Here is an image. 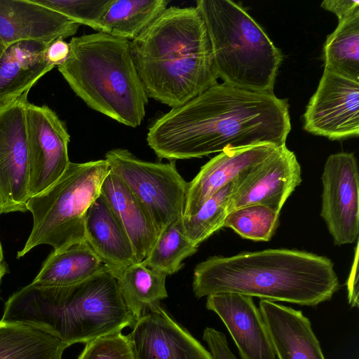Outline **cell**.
Listing matches in <instances>:
<instances>
[{
	"mask_svg": "<svg viewBox=\"0 0 359 359\" xmlns=\"http://www.w3.org/2000/svg\"><path fill=\"white\" fill-rule=\"evenodd\" d=\"M80 25L32 0H0V39L7 46L22 41L49 45L73 36Z\"/></svg>",
	"mask_w": 359,
	"mask_h": 359,
	"instance_id": "obj_16",
	"label": "cell"
},
{
	"mask_svg": "<svg viewBox=\"0 0 359 359\" xmlns=\"http://www.w3.org/2000/svg\"><path fill=\"white\" fill-rule=\"evenodd\" d=\"M100 194L126 231L137 262H143L159 235L147 212L126 184L110 169L102 182Z\"/></svg>",
	"mask_w": 359,
	"mask_h": 359,
	"instance_id": "obj_21",
	"label": "cell"
},
{
	"mask_svg": "<svg viewBox=\"0 0 359 359\" xmlns=\"http://www.w3.org/2000/svg\"><path fill=\"white\" fill-rule=\"evenodd\" d=\"M167 0H112L102 20L103 32L132 41L167 8Z\"/></svg>",
	"mask_w": 359,
	"mask_h": 359,
	"instance_id": "obj_24",
	"label": "cell"
},
{
	"mask_svg": "<svg viewBox=\"0 0 359 359\" xmlns=\"http://www.w3.org/2000/svg\"><path fill=\"white\" fill-rule=\"evenodd\" d=\"M324 69L359 81V13L339 21L323 48Z\"/></svg>",
	"mask_w": 359,
	"mask_h": 359,
	"instance_id": "obj_26",
	"label": "cell"
},
{
	"mask_svg": "<svg viewBox=\"0 0 359 359\" xmlns=\"http://www.w3.org/2000/svg\"><path fill=\"white\" fill-rule=\"evenodd\" d=\"M186 236L182 219L164 229L153 245L147 258L142 262L148 268L170 276L177 273L187 257L197 252Z\"/></svg>",
	"mask_w": 359,
	"mask_h": 359,
	"instance_id": "obj_27",
	"label": "cell"
},
{
	"mask_svg": "<svg viewBox=\"0 0 359 359\" xmlns=\"http://www.w3.org/2000/svg\"><path fill=\"white\" fill-rule=\"evenodd\" d=\"M69 53V44L64 39H57L50 43L46 50L47 61L54 67L63 64Z\"/></svg>",
	"mask_w": 359,
	"mask_h": 359,
	"instance_id": "obj_33",
	"label": "cell"
},
{
	"mask_svg": "<svg viewBox=\"0 0 359 359\" xmlns=\"http://www.w3.org/2000/svg\"><path fill=\"white\" fill-rule=\"evenodd\" d=\"M321 180L320 216L335 245L351 244L359 233V172L355 154L329 156Z\"/></svg>",
	"mask_w": 359,
	"mask_h": 359,
	"instance_id": "obj_10",
	"label": "cell"
},
{
	"mask_svg": "<svg viewBox=\"0 0 359 359\" xmlns=\"http://www.w3.org/2000/svg\"><path fill=\"white\" fill-rule=\"evenodd\" d=\"M58 70L90 108L126 126H139L148 96L134 64L130 41L104 32L73 37Z\"/></svg>",
	"mask_w": 359,
	"mask_h": 359,
	"instance_id": "obj_5",
	"label": "cell"
},
{
	"mask_svg": "<svg viewBox=\"0 0 359 359\" xmlns=\"http://www.w3.org/2000/svg\"><path fill=\"white\" fill-rule=\"evenodd\" d=\"M280 212L262 205H251L229 212L222 227L232 229L243 238L268 241L279 223Z\"/></svg>",
	"mask_w": 359,
	"mask_h": 359,
	"instance_id": "obj_29",
	"label": "cell"
},
{
	"mask_svg": "<svg viewBox=\"0 0 359 359\" xmlns=\"http://www.w3.org/2000/svg\"><path fill=\"white\" fill-rule=\"evenodd\" d=\"M290 130L287 100L217 82L156 119L147 142L158 158L175 161L262 144L280 147Z\"/></svg>",
	"mask_w": 359,
	"mask_h": 359,
	"instance_id": "obj_1",
	"label": "cell"
},
{
	"mask_svg": "<svg viewBox=\"0 0 359 359\" xmlns=\"http://www.w3.org/2000/svg\"><path fill=\"white\" fill-rule=\"evenodd\" d=\"M193 292L197 298L231 292L271 302L316 306L339 289L332 262L291 249L213 256L197 264Z\"/></svg>",
	"mask_w": 359,
	"mask_h": 359,
	"instance_id": "obj_2",
	"label": "cell"
},
{
	"mask_svg": "<svg viewBox=\"0 0 359 359\" xmlns=\"http://www.w3.org/2000/svg\"><path fill=\"white\" fill-rule=\"evenodd\" d=\"M278 148L273 144H262L227 149L211 158L188 182L183 217L195 215L217 191L246 170L264 161Z\"/></svg>",
	"mask_w": 359,
	"mask_h": 359,
	"instance_id": "obj_17",
	"label": "cell"
},
{
	"mask_svg": "<svg viewBox=\"0 0 359 359\" xmlns=\"http://www.w3.org/2000/svg\"><path fill=\"white\" fill-rule=\"evenodd\" d=\"M239 176L210 197L195 215L182 217L184 233L194 246L198 247L222 227L228 214L229 198L236 188Z\"/></svg>",
	"mask_w": 359,
	"mask_h": 359,
	"instance_id": "obj_28",
	"label": "cell"
},
{
	"mask_svg": "<svg viewBox=\"0 0 359 359\" xmlns=\"http://www.w3.org/2000/svg\"><path fill=\"white\" fill-rule=\"evenodd\" d=\"M104 264L86 242L52 252L43 262L32 284L68 286L79 283L105 271Z\"/></svg>",
	"mask_w": 359,
	"mask_h": 359,
	"instance_id": "obj_22",
	"label": "cell"
},
{
	"mask_svg": "<svg viewBox=\"0 0 359 359\" xmlns=\"http://www.w3.org/2000/svg\"><path fill=\"white\" fill-rule=\"evenodd\" d=\"M28 93L0 106V215L27 211L29 198L25 116Z\"/></svg>",
	"mask_w": 359,
	"mask_h": 359,
	"instance_id": "obj_9",
	"label": "cell"
},
{
	"mask_svg": "<svg viewBox=\"0 0 359 359\" xmlns=\"http://www.w3.org/2000/svg\"><path fill=\"white\" fill-rule=\"evenodd\" d=\"M25 116L30 198L53 184L67 168L70 136L63 121L46 105L27 102Z\"/></svg>",
	"mask_w": 359,
	"mask_h": 359,
	"instance_id": "obj_11",
	"label": "cell"
},
{
	"mask_svg": "<svg viewBox=\"0 0 359 359\" xmlns=\"http://www.w3.org/2000/svg\"><path fill=\"white\" fill-rule=\"evenodd\" d=\"M304 129L332 140L359 135V81L325 69L303 115Z\"/></svg>",
	"mask_w": 359,
	"mask_h": 359,
	"instance_id": "obj_12",
	"label": "cell"
},
{
	"mask_svg": "<svg viewBox=\"0 0 359 359\" xmlns=\"http://www.w3.org/2000/svg\"><path fill=\"white\" fill-rule=\"evenodd\" d=\"M128 337L135 359H212L160 304L146 309Z\"/></svg>",
	"mask_w": 359,
	"mask_h": 359,
	"instance_id": "obj_14",
	"label": "cell"
},
{
	"mask_svg": "<svg viewBox=\"0 0 359 359\" xmlns=\"http://www.w3.org/2000/svg\"><path fill=\"white\" fill-rule=\"evenodd\" d=\"M130 50L148 97L172 109L217 83L207 29L196 7L167 8L130 41Z\"/></svg>",
	"mask_w": 359,
	"mask_h": 359,
	"instance_id": "obj_3",
	"label": "cell"
},
{
	"mask_svg": "<svg viewBox=\"0 0 359 359\" xmlns=\"http://www.w3.org/2000/svg\"><path fill=\"white\" fill-rule=\"evenodd\" d=\"M104 159L141 203L158 233L182 219L188 182L178 172L175 161H145L124 149L109 150Z\"/></svg>",
	"mask_w": 359,
	"mask_h": 359,
	"instance_id": "obj_8",
	"label": "cell"
},
{
	"mask_svg": "<svg viewBox=\"0 0 359 359\" xmlns=\"http://www.w3.org/2000/svg\"><path fill=\"white\" fill-rule=\"evenodd\" d=\"M320 6L335 14L339 22L359 13L358 0H325Z\"/></svg>",
	"mask_w": 359,
	"mask_h": 359,
	"instance_id": "obj_32",
	"label": "cell"
},
{
	"mask_svg": "<svg viewBox=\"0 0 359 359\" xmlns=\"http://www.w3.org/2000/svg\"><path fill=\"white\" fill-rule=\"evenodd\" d=\"M302 182L301 167L293 151L286 145L279 147L262 162L239 176L231 194L227 213L236 209L262 205L280 212Z\"/></svg>",
	"mask_w": 359,
	"mask_h": 359,
	"instance_id": "obj_13",
	"label": "cell"
},
{
	"mask_svg": "<svg viewBox=\"0 0 359 359\" xmlns=\"http://www.w3.org/2000/svg\"><path fill=\"white\" fill-rule=\"evenodd\" d=\"M218 79L238 88L273 93L281 51L262 27L236 3L198 0Z\"/></svg>",
	"mask_w": 359,
	"mask_h": 359,
	"instance_id": "obj_6",
	"label": "cell"
},
{
	"mask_svg": "<svg viewBox=\"0 0 359 359\" xmlns=\"http://www.w3.org/2000/svg\"><path fill=\"white\" fill-rule=\"evenodd\" d=\"M115 278L125 303L136 320L146 309L160 304L168 297L166 276L142 262L127 266Z\"/></svg>",
	"mask_w": 359,
	"mask_h": 359,
	"instance_id": "obj_25",
	"label": "cell"
},
{
	"mask_svg": "<svg viewBox=\"0 0 359 359\" xmlns=\"http://www.w3.org/2000/svg\"><path fill=\"white\" fill-rule=\"evenodd\" d=\"M68 347L41 330L0 321V359H62Z\"/></svg>",
	"mask_w": 359,
	"mask_h": 359,
	"instance_id": "obj_23",
	"label": "cell"
},
{
	"mask_svg": "<svg viewBox=\"0 0 359 359\" xmlns=\"http://www.w3.org/2000/svg\"><path fill=\"white\" fill-rule=\"evenodd\" d=\"M259 309L276 359H325L302 311L265 299H260Z\"/></svg>",
	"mask_w": 359,
	"mask_h": 359,
	"instance_id": "obj_18",
	"label": "cell"
},
{
	"mask_svg": "<svg viewBox=\"0 0 359 359\" xmlns=\"http://www.w3.org/2000/svg\"><path fill=\"white\" fill-rule=\"evenodd\" d=\"M6 46L5 45V43L3 42V41L0 39V58L6 48Z\"/></svg>",
	"mask_w": 359,
	"mask_h": 359,
	"instance_id": "obj_36",
	"label": "cell"
},
{
	"mask_svg": "<svg viewBox=\"0 0 359 359\" xmlns=\"http://www.w3.org/2000/svg\"><path fill=\"white\" fill-rule=\"evenodd\" d=\"M7 269H8L7 264L4 262V260L2 262H0V285H1V282L3 277L7 273Z\"/></svg>",
	"mask_w": 359,
	"mask_h": 359,
	"instance_id": "obj_35",
	"label": "cell"
},
{
	"mask_svg": "<svg viewBox=\"0 0 359 359\" xmlns=\"http://www.w3.org/2000/svg\"><path fill=\"white\" fill-rule=\"evenodd\" d=\"M358 245L355 248V259L353 262L351 273L347 279L346 286L348 291V304L351 307L358 306Z\"/></svg>",
	"mask_w": 359,
	"mask_h": 359,
	"instance_id": "obj_34",
	"label": "cell"
},
{
	"mask_svg": "<svg viewBox=\"0 0 359 359\" xmlns=\"http://www.w3.org/2000/svg\"><path fill=\"white\" fill-rule=\"evenodd\" d=\"M85 227L86 242L114 278L137 262L126 231L101 194L87 211Z\"/></svg>",
	"mask_w": 359,
	"mask_h": 359,
	"instance_id": "obj_19",
	"label": "cell"
},
{
	"mask_svg": "<svg viewBox=\"0 0 359 359\" xmlns=\"http://www.w3.org/2000/svg\"><path fill=\"white\" fill-rule=\"evenodd\" d=\"M4 323L29 325L52 334L69 346L133 327L136 318L107 270L68 286L22 287L6 301Z\"/></svg>",
	"mask_w": 359,
	"mask_h": 359,
	"instance_id": "obj_4",
	"label": "cell"
},
{
	"mask_svg": "<svg viewBox=\"0 0 359 359\" xmlns=\"http://www.w3.org/2000/svg\"><path fill=\"white\" fill-rule=\"evenodd\" d=\"M205 306L223 322L241 359H276L261 312L252 297L217 293L207 297Z\"/></svg>",
	"mask_w": 359,
	"mask_h": 359,
	"instance_id": "obj_15",
	"label": "cell"
},
{
	"mask_svg": "<svg viewBox=\"0 0 359 359\" xmlns=\"http://www.w3.org/2000/svg\"><path fill=\"white\" fill-rule=\"evenodd\" d=\"M109 171L105 159L70 162L53 184L30 197L26 208L32 216V227L17 258L41 245H50L53 252H60L86 242V213L100 194L101 185Z\"/></svg>",
	"mask_w": 359,
	"mask_h": 359,
	"instance_id": "obj_7",
	"label": "cell"
},
{
	"mask_svg": "<svg viewBox=\"0 0 359 359\" xmlns=\"http://www.w3.org/2000/svg\"><path fill=\"white\" fill-rule=\"evenodd\" d=\"M48 45L22 41L7 46L0 58V106L20 97L54 68L46 60Z\"/></svg>",
	"mask_w": 359,
	"mask_h": 359,
	"instance_id": "obj_20",
	"label": "cell"
},
{
	"mask_svg": "<svg viewBox=\"0 0 359 359\" xmlns=\"http://www.w3.org/2000/svg\"><path fill=\"white\" fill-rule=\"evenodd\" d=\"M77 359L135 358L128 335L118 332L86 343Z\"/></svg>",
	"mask_w": 359,
	"mask_h": 359,
	"instance_id": "obj_31",
	"label": "cell"
},
{
	"mask_svg": "<svg viewBox=\"0 0 359 359\" xmlns=\"http://www.w3.org/2000/svg\"><path fill=\"white\" fill-rule=\"evenodd\" d=\"M78 23L103 32L102 20L112 0H32Z\"/></svg>",
	"mask_w": 359,
	"mask_h": 359,
	"instance_id": "obj_30",
	"label": "cell"
},
{
	"mask_svg": "<svg viewBox=\"0 0 359 359\" xmlns=\"http://www.w3.org/2000/svg\"><path fill=\"white\" fill-rule=\"evenodd\" d=\"M2 261H4V251H3V248L1 245V242L0 240V262H2Z\"/></svg>",
	"mask_w": 359,
	"mask_h": 359,
	"instance_id": "obj_37",
	"label": "cell"
}]
</instances>
